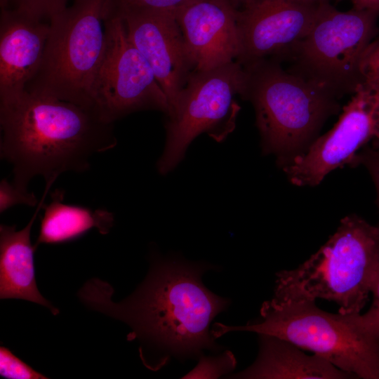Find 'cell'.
<instances>
[{"label":"cell","instance_id":"2e32d148","mask_svg":"<svg viewBox=\"0 0 379 379\" xmlns=\"http://www.w3.org/2000/svg\"><path fill=\"white\" fill-rule=\"evenodd\" d=\"M255 361L245 370L230 375L245 379H346L354 377L323 357L307 354L295 345L270 335L259 334Z\"/></svg>","mask_w":379,"mask_h":379},{"label":"cell","instance_id":"d6986e66","mask_svg":"<svg viewBox=\"0 0 379 379\" xmlns=\"http://www.w3.org/2000/svg\"><path fill=\"white\" fill-rule=\"evenodd\" d=\"M71 0H12L13 8L41 20H49L63 11ZM73 1V0H72Z\"/></svg>","mask_w":379,"mask_h":379},{"label":"cell","instance_id":"5b68a950","mask_svg":"<svg viewBox=\"0 0 379 379\" xmlns=\"http://www.w3.org/2000/svg\"><path fill=\"white\" fill-rule=\"evenodd\" d=\"M361 313H331L315 301H265L257 320L244 326L215 323V339L228 332L272 335L319 355L354 378L379 379V340L362 326Z\"/></svg>","mask_w":379,"mask_h":379},{"label":"cell","instance_id":"6da1fadb","mask_svg":"<svg viewBox=\"0 0 379 379\" xmlns=\"http://www.w3.org/2000/svg\"><path fill=\"white\" fill-rule=\"evenodd\" d=\"M212 268L154 255L145 280L121 302L112 300V287L99 279L86 281L77 295L88 308L129 326L127 340L141 343L143 364L157 371L171 357L199 359L206 350H222L210 326L230 300L203 284L202 274Z\"/></svg>","mask_w":379,"mask_h":379},{"label":"cell","instance_id":"3957f363","mask_svg":"<svg viewBox=\"0 0 379 379\" xmlns=\"http://www.w3.org/2000/svg\"><path fill=\"white\" fill-rule=\"evenodd\" d=\"M241 98L254 108L264 154L281 168L302 154L326 121L340 109L338 98L323 86L265 59L245 66Z\"/></svg>","mask_w":379,"mask_h":379},{"label":"cell","instance_id":"44dd1931","mask_svg":"<svg viewBox=\"0 0 379 379\" xmlns=\"http://www.w3.org/2000/svg\"><path fill=\"white\" fill-rule=\"evenodd\" d=\"M39 201L33 192H24L17 188L6 179L0 182V213H4L10 208L25 204L29 206H37Z\"/></svg>","mask_w":379,"mask_h":379},{"label":"cell","instance_id":"7a4b0ae2","mask_svg":"<svg viewBox=\"0 0 379 379\" xmlns=\"http://www.w3.org/2000/svg\"><path fill=\"white\" fill-rule=\"evenodd\" d=\"M113 124L95 107L24 91L0 99V156L19 190L27 192L35 176L52 186L63 173L86 171L93 156L117 145Z\"/></svg>","mask_w":379,"mask_h":379},{"label":"cell","instance_id":"5bb4252c","mask_svg":"<svg viewBox=\"0 0 379 379\" xmlns=\"http://www.w3.org/2000/svg\"><path fill=\"white\" fill-rule=\"evenodd\" d=\"M49 32V22L13 7L1 9L0 99L25 90L41 65Z\"/></svg>","mask_w":379,"mask_h":379},{"label":"cell","instance_id":"ac0fdd59","mask_svg":"<svg viewBox=\"0 0 379 379\" xmlns=\"http://www.w3.org/2000/svg\"><path fill=\"white\" fill-rule=\"evenodd\" d=\"M237 360L230 350L215 356L201 355L197 366L182 378H218L234 370Z\"/></svg>","mask_w":379,"mask_h":379},{"label":"cell","instance_id":"277c9868","mask_svg":"<svg viewBox=\"0 0 379 379\" xmlns=\"http://www.w3.org/2000/svg\"><path fill=\"white\" fill-rule=\"evenodd\" d=\"M378 278L379 225L352 214L307 260L277 274L273 298L323 299L336 303L339 312L361 313Z\"/></svg>","mask_w":379,"mask_h":379},{"label":"cell","instance_id":"9a60e30c","mask_svg":"<svg viewBox=\"0 0 379 379\" xmlns=\"http://www.w3.org/2000/svg\"><path fill=\"white\" fill-rule=\"evenodd\" d=\"M49 190L45 187L42 199L25 227L17 230L15 225H0V298L30 301L57 315L59 310L38 289L34 265L36 248L31 242L32 227Z\"/></svg>","mask_w":379,"mask_h":379},{"label":"cell","instance_id":"7402d4cb","mask_svg":"<svg viewBox=\"0 0 379 379\" xmlns=\"http://www.w3.org/2000/svg\"><path fill=\"white\" fill-rule=\"evenodd\" d=\"M350 164L352 166L360 164L367 169L375 187L377 204L379 207V150L372 147H366L358 152Z\"/></svg>","mask_w":379,"mask_h":379},{"label":"cell","instance_id":"ba28073f","mask_svg":"<svg viewBox=\"0 0 379 379\" xmlns=\"http://www.w3.org/2000/svg\"><path fill=\"white\" fill-rule=\"evenodd\" d=\"M244 82V68L237 60L191 72L166 115V143L157 163L160 174L176 167L198 135L222 142L233 132L240 110L237 97H241Z\"/></svg>","mask_w":379,"mask_h":379},{"label":"cell","instance_id":"d4e9b609","mask_svg":"<svg viewBox=\"0 0 379 379\" xmlns=\"http://www.w3.org/2000/svg\"><path fill=\"white\" fill-rule=\"evenodd\" d=\"M342 1V0H338ZM352 8L359 10H366L379 14V0H348Z\"/></svg>","mask_w":379,"mask_h":379},{"label":"cell","instance_id":"7c38bea8","mask_svg":"<svg viewBox=\"0 0 379 379\" xmlns=\"http://www.w3.org/2000/svg\"><path fill=\"white\" fill-rule=\"evenodd\" d=\"M112 1L124 21L129 39L150 65L171 109L193 71L175 13Z\"/></svg>","mask_w":379,"mask_h":379},{"label":"cell","instance_id":"4316f807","mask_svg":"<svg viewBox=\"0 0 379 379\" xmlns=\"http://www.w3.org/2000/svg\"><path fill=\"white\" fill-rule=\"evenodd\" d=\"M232 3L237 8H241L243 6H246L253 0H230Z\"/></svg>","mask_w":379,"mask_h":379},{"label":"cell","instance_id":"83f0119b","mask_svg":"<svg viewBox=\"0 0 379 379\" xmlns=\"http://www.w3.org/2000/svg\"><path fill=\"white\" fill-rule=\"evenodd\" d=\"M12 0H0L1 9L6 8L11 6Z\"/></svg>","mask_w":379,"mask_h":379},{"label":"cell","instance_id":"484cf974","mask_svg":"<svg viewBox=\"0 0 379 379\" xmlns=\"http://www.w3.org/2000/svg\"><path fill=\"white\" fill-rule=\"evenodd\" d=\"M296 4H307V5H322L329 2L328 0H281Z\"/></svg>","mask_w":379,"mask_h":379},{"label":"cell","instance_id":"cb8c5ba5","mask_svg":"<svg viewBox=\"0 0 379 379\" xmlns=\"http://www.w3.org/2000/svg\"><path fill=\"white\" fill-rule=\"evenodd\" d=\"M371 293L373 302L369 309L360 314V321L366 331L375 338L379 340V278L375 284Z\"/></svg>","mask_w":379,"mask_h":379},{"label":"cell","instance_id":"e0dca14e","mask_svg":"<svg viewBox=\"0 0 379 379\" xmlns=\"http://www.w3.org/2000/svg\"><path fill=\"white\" fill-rule=\"evenodd\" d=\"M65 191L55 189L51 201L43 205L36 248L40 244H56L81 237L95 228L101 234H107L114 223V214L103 208L92 209L64 202Z\"/></svg>","mask_w":379,"mask_h":379},{"label":"cell","instance_id":"f1b7e54d","mask_svg":"<svg viewBox=\"0 0 379 379\" xmlns=\"http://www.w3.org/2000/svg\"><path fill=\"white\" fill-rule=\"evenodd\" d=\"M371 147L375 149L379 150V138L372 141Z\"/></svg>","mask_w":379,"mask_h":379},{"label":"cell","instance_id":"603a6c76","mask_svg":"<svg viewBox=\"0 0 379 379\" xmlns=\"http://www.w3.org/2000/svg\"><path fill=\"white\" fill-rule=\"evenodd\" d=\"M192 0H114L121 6L137 7L156 11H166L176 13L182 6Z\"/></svg>","mask_w":379,"mask_h":379},{"label":"cell","instance_id":"52a82bcc","mask_svg":"<svg viewBox=\"0 0 379 379\" xmlns=\"http://www.w3.org/2000/svg\"><path fill=\"white\" fill-rule=\"evenodd\" d=\"M106 1L73 0L49 20L41 65L25 91L95 107L91 93L105 47Z\"/></svg>","mask_w":379,"mask_h":379},{"label":"cell","instance_id":"8992f818","mask_svg":"<svg viewBox=\"0 0 379 379\" xmlns=\"http://www.w3.org/2000/svg\"><path fill=\"white\" fill-rule=\"evenodd\" d=\"M379 14L352 8L340 11L324 4L306 36L288 58L292 72L338 98L354 93L366 79L378 33Z\"/></svg>","mask_w":379,"mask_h":379},{"label":"cell","instance_id":"4fadbf2b","mask_svg":"<svg viewBox=\"0 0 379 379\" xmlns=\"http://www.w3.org/2000/svg\"><path fill=\"white\" fill-rule=\"evenodd\" d=\"M238 13L230 0H192L176 11L193 71L237 60L240 51Z\"/></svg>","mask_w":379,"mask_h":379},{"label":"cell","instance_id":"8fae6325","mask_svg":"<svg viewBox=\"0 0 379 379\" xmlns=\"http://www.w3.org/2000/svg\"><path fill=\"white\" fill-rule=\"evenodd\" d=\"M323 5L253 0L239 8L237 61L245 66L265 59L289 58L310 32Z\"/></svg>","mask_w":379,"mask_h":379},{"label":"cell","instance_id":"9c48e42d","mask_svg":"<svg viewBox=\"0 0 379 379\" xmlns=\"http://www.w3.org/2000/svg\"><path fill=\"white\" fill-rule=\"evenodd\" d=\"M105 27V47L91 86L95 108L112 124L142 110H158L167 115V96L150 65L129 39L112 0L106 1Z\"/></svg>","mask_w":379,"mask_h":379},{"label":"cell","instance_id":"ffe728a7","mask_svg":"<svg viewBox=\"0 0 379 379\" xmlns=\"http://www.w3.org/2000/svg\"><path fill=\"white\" fill-rule=\"evenodd\" d=\"M0 375L8 379L48 378L2 346L0 347Z\"/></svg>","mask_w":379,"mask_h":379},{"label":"cell","instance_id":"30bf717a","mask_svg":"<svg viewBox=\"0 0 379 379\" xmlns=\"http://www.w3.org/2000/svg\"><path fill=\"white\" fill-rule=\"evenodd\" d=\"M378 138L379 53L333 127L281 168L292 184L316 186L333 170L350 164L364 145Z\"/></svg>","mask_w":379,"mask_h":379}]
</instances>
